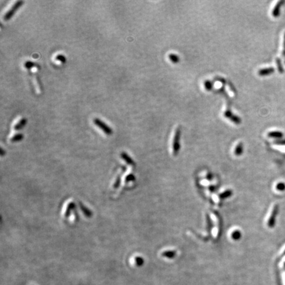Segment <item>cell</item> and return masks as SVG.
I'll return each mask as SVG.
<instances>
[{
  "mask_svg": "<svg viewBox=\"0 0 285 285\" xmlns=\"http://www.w3.org/2000/svg\"><path fill=\"white\" fill-rule=\"evenodd\" d=\"M268 135L271 137H280L282 136V134L279 131H271L270 133H269Z\"/></svg>",
  "mask_w": 285,
  "mask_h": 285,
  "instance_id": "d6986e66",
  "label": "cell"
},
{
  "mask_svg": "<svg viewBox=\"0 0 285 285\" xmlns=\"http://www.w3.org/2000/svg\"><path fill=\"white\" fill-rule=\"evenodd\" d=\"M93 122L96 126H98L100 129L103 131L105 134L108 135H110L112 134L113 130L111 127H109L106 123H105L102 120L99 118H95L93 120Z\"/></svg>",
  "mask_w": 285,
  "mask_h": 285,
  "instance_id": "7a4b0ae2",
  "label": "cell"
},
{
  "mask_svg": "<svg viewBox=\"0 0 285 285\" xmlns=\"http://www.w3.org/2000/svg\"><path fill=\"white\" fill-rule=\"evenodd\" d=\"M169 57L170 60L174 64H177L178 62H179V57L176 55V54H170V55L169 56Z\"/></svg>",
  "mask_w": 285,
  "mask_h": 285,
  "instance_id": "9a60e30c",
  "label": "cell"
},
{
  "mask_svg": "<svg viewBox=\"0 0 285 285\" xmlns=\"http://www.w3.org/2000/svg\"><path fill=\"white\" fill-rule=\"evenodd\" d=\"M276 64H277V67H278V69H279V71L280 73H282L283 71V66H282V65H281L280 60H279V58H277V59H276Z\"/></svg>",
  "mask_w": 285,
  "mask_h": 285,
  "instance_id": "603a6c76",
  "label": "cell"
},
{
  "mask_svg": "<svg viewBox=\"0 0 285 285\" xmlns=\"http://www.w3.org/2000/svg\"><path fill=\"white\" fill-rule=\"evenodd\" d=\"M283 3H284L283 1L278 2V3H277V4L276 5V6L274 7V8H273V12H272V15H273V17H277L279 16V14H280V7H281V5H282V4Z\"/></svg>",
  "mask_w": 285,
  "mask_h": 285,
  "instance_id": "ba28073f",
  "label": "cell"
},
{
  "mask_svg": "<svg viewBox=\"0 0 285 285\" xmlns=\"http://www.w3.org/2000/svg\"><path fill=\"white\" fill-rule=\"evenodd\" d=\"M230 236H231V238L234 240H238L240 239V238L242 236V234L239 230L236 229L233 230V231L231 232V235H230Z\"/></svg>",
  "mask_w": 285,
  "mask_h": 285,
  "instance_id": "30bf717a",
  "label": "cell"
},
{
  "mask_svg": "<svg viewBox=\"0 0 285 285\" xmlns=\"http://www.w3.org/2000/svg\"><path fill=\"white\" fill-rule=\"evenodd\" d=\"M56 59L61 62H65V57L63 55H58L56 56Z\"/></svg>",
  "mask_w": 285,
  "mask_h": 285,
  "instance_id": "cb8c5ba5",
  "label": "cell"
},
{
  "mask_svg": "<svg viewBox=\"0 0 285 285\" xmlns=\"http://www.w3.org/2000/svg\"><path fill=\"white\" fill-rule=\"evenodd\" d=\"M135 263L137 267L142 266L144 263V259L141 257H135Z\"/></svg>",
  "mask_w": 285,
  "mask_h": 285,
  "instance_id": "2e32d148",
  "label": "cell"
},
{
  "mask_svg": "<svg viewBox=\"0 0 285 285\" xmlns=\"http://www.w3.org/2000/svg\"><path fill=\"white\" fill-rule=\"evenodd\" d=\"M26 122H27V120L25 119V118H23L21 119L20 121H19V122L15 125V130H21V129H22L23 127L25 126V125L26 123Z\"/></svg>",
  "mask_w": 285,
  "mask_h": 285,
  "instance_id": "7c38bea8",
  "label": "cell"
},
{
  "mask_svg": "<svg viewBox=\"0 0 285 285\" xmlns=\"http://www.w3.org/2000/svg\"><path fill=\"white\" fill-rule=\"evenodd\" d=\"M224 116L225 118L229 119L230 121H232V122H233L234 123H235L236 125H239L242 123L241 118L238 116L234 114L231 112V110H230L229 107H227L226 108V110L224 112Z\"/></svg>",
  "mask_w": 285,
  "mask_h": 285,
  "instance_id": "3957f363",
  "label": "cell"
},
{
  "mask_svg": "<svg viewBox=\"0 0 285 285\" xmlns=\"http://www.w3.org/2000/svg\"><path fill=\"white\" fill-rule=\"evenodd\" d=\"M3 155H4V152H3V149H1V155H2V156H3Z\"/></svg>",
  "mask_w": 285,
  "mask_h": 285,
  "instance_id": "4316f807",
  "label": "cell"
},
{
  "mask_svg": "<svg viewBox=\"0 0 285 285\" xmlns=\"http://www.w3.org/2000/svg\"><path fill=\"white\" fill-rule=\"evenodd\" d=\"M283 56H285V34H284V50L283 52Z\"/></svg>",
  "mask_w": 285,
  "mask_h": 285,
  "instance_id": "484cf974",
  "label": "cell"
},
{
  "mask_svg": "<svg viewBox=\"0 0 285 285\" xmlns=\"http://www.w3.org/2000/svg\"><path fill=\"white\" fill-rule=\"evenodd\" d=\"M120 183H121V178H120V176H118V178L116 179V182H114V189H117V188H118V187H120Z\"/></svg>",
  "mask_w": 285,
  "mask_h": 285,
  "instance_id": "44dd1931",
  "label": "cell"
},
{
  "mask_svg": "<svg viewBox=\"0 0 285 285\" xmlns=\"http://www.w3.org/2000/svg\"><path fill=\"white\" fill-rule=\"evenodd\" d=\"M80 205V208L82 210V212L83 213V214H85V215L87 217H91L92 215V212L91 211V210L89 209L87 207H86L85 205H83L82 203H79Z\"/></svg>",
  "mask_w": 285,
  "mask_h": 285,
  "instance_id": "9c48e42d",
  "label": "cell"
},
{
  "mask_svg": "<svg viewBox=\"0 0 285 285\" xmlns=\"http://www.w3.org/2000/svg\"><path fill=\"white\" fill-rule=\"evenodd\" d=\"M120 156H121V157L122 158V159L123 160V161H126L128 164V165H134V164H135L134 161H133V159L126 153H125V152H122V153H121Z\"/></svg>",
  "mask_w": 285,
  "mask_h": 285,
  "instance_id": "52a82bcc",
  "label": "cell"
},
{
  "mask_svg": "<svg viewBox=\"0 0 285 285\" xmlns=\"http://www.w3.org/2000/svg\"><path fill=\"white\" fill-rule=\"evenodd\" d=\"M204 87L207 91H211L213 89V83L212 82L209 80H207L204 82Z\"/></svg>",
  "mask_w": 285,
  "mask_h": 285,
  "instance_id": "e0dca14e",
  "label": "cell"
},
{
  "mask_svg": "<svg viewBox=\"0 0 285 285\" xmlns=\"http://www.w3.org/2000/svg\"><path fill=\"white\" fill-rule=\"evenodd\" d=\"M23 139V135L19 134L14 135L13 137L11 138V142H18V141H21Z\"/></svg>",
  "mask_w": 285,
  "mask_h": 285,
  "instance_id": "ac0fdd59",
  "label": "cell"
},
{
  "mask_svg": "<svg viewBox=\"0 0 285 285\" xmlns=\"http://www.w3.org/2000/svg\"><path fill=\"white\" fill-rule=\"evenodd\" d=\"M180 136H181V127L178 126L175 131L174 139L172 141V153L174 156L177 155L179 149H180Z\"/></svg>",
  "mask_w": 285,
  "mask_h": 285,
  "instance_id": "6da1fadb",
  "label": "cell"
},
{
  "mask_svg": "<svg viewBox=\"0 0 285 285\" xmlns=\"http://www.w3.org/2000/svg\"><path fill=\"white\" fill-rule=\"evenodd\" d=\"M232 194V191L230 189H227V190H225L224 192H222L221 193H220L219 194V197L221 199H226V198H228L229 197L231 196Z\"/></svg>",
  "mask_w": 285,
  "mask_h": 285,
  "instance_id": "4fadbf2b",
  "label": "cell"
},
{
  "mask_svg": "<svg viewBox=\"0 0 285 285\" xmlns=\"http://www.w3.org/2000/svg\"><path fill=\"white\" fill-rule=\"evenodd\" d=\"M214 80H217V81L221 82V83H225V82H226L223 78H221V77H216L215 79H214Z\"/></svg>",
  "mask_w": 285,
  "mask_h": 285,
  "instance_id": "d4e9b609",
  "label": "cell"
},
{
  "mask_svg": "<svg viewBox=\"0 0 285 285\" xmlns=\"http://www.w3.org/2000/svg\"><path fill=\"white\" fill-rule=\"evenodd\" d=\"M75 209V204H74L73 203H70L68 206L67 209H66V211H65V216L66 217H68L69 216L70 213H71V210L73 209Z\"/></svg>",
  "mask_w": 285,
  "mask_h": 285,
  "instance_id": "5bb4252c",
  "label": "cell"
},
{
  "mask_svg": "<svg viewBox=\"0 0 285 285\" xmlns=\"http://www.w3.org/2000/svg\"><path fill=\"white\" fill-rule=\"evenodd\" d=\"M34 66H35V64L32 61H26L25 63V67L27 69H31L32 68L34 67Z\"/></svg>",
  "mask_w": 285,
  "mask_h": 285,
  "instance_id": "ffe728a7",
  "label": "cell"
},
{
  "mask_svg": "<svg viewBox=\"0 0 285 285\" xmlns=\"http://www.w3.org/2000/svg\"><path fill=\"white\" fill-rule=\"evenodd\" d=\"M275 69L273 68H268L265 69H261L258 71V75L260 76H266L274 72Z\"/></svg>",
  "mask_w": 285,
  "mask_h": 285,
  "instance_id": "5b68a950",
  "label": "cell"
},
{
  "mask_svg": "<svg viewBox=\"0 0 285 285\" xmlns=\"http://www.w3.org/2000/svg\"><path fill=\"white\" fill-rule=\"evenodd\" d=\"M243 151H244V145L242 143L240 142L236 146L234 153L236 156L239 157V156L242 155Z\"/></svg>",
  "mask_w": 285,
  "mask_h": 285,
  "instance_id": "8992f818",
  "label": "cell"
},
{
  "mask_svg": "<svg viewBox=\"0 0 285 285\" xmlns=\"http://www.w3.org/2000/svg\"><path fill=\"white\" fill-rule=\"evenodd\" d=\"M162 256L166 258L172 259L176 256V252L173 250H166L162 253Z\"/></svg>",
  "mask_w": 285,
  "mask_h": 285,
  "instance_id": "8fae6325",
  "label": "cell"
},
{
  "mask_svg": "<svg viewBox=\"0 0 285 285\" xmlns=\"http://www.w3.org/2000/svg\"><path fill=\"white\" fill-rule=\"evenodd\" d=\"M24 3V2L23 1H18L16 3H15V4L13 5V7L7 11V13L4 16V20L5 21H8L9 19L13 16V15L16 12L17 10L19 8V7H21L22 5Z\"/></svg>",
  "mask_w": 285,
  "mask_h": 285,
  "instance_id": "277c9868",
  "label": "cell"
},
{
  "mask_svg": "<svg viewBox=\"0 0 285 285\" xmlns=\"http://www.w3.org/2000/svg\"><path fill=\"white\" fill-rule=\"evenodd\" d=\"M135 176L134 174H129L127 176V177L126 178V182H132L135 180Z\"/></svg>",
  "mask_w": 285,
  "mask_h": 285,
  "instance_id": "7402d4cb",
  "label": "cell"
}]
</instances>
